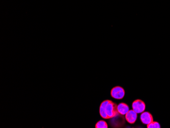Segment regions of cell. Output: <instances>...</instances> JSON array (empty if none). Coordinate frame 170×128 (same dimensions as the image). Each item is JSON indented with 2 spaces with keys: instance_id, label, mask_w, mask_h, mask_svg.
I'll list each match as a JSON object with an SVG mask.
<instances>
[{
  "instance_id": "cell-4",
  "label": "cell",
  "mask_w": 170,
  "mask_h": 128,
  "mask_svg": "<svg viewBox=\"0 0 170 128\" xmlns=\"http://www.w3.org/2000/svg\"><path fill=\"white\" fill-rule=\"evenodd\" d=\"M140 120L142 123L145 125H147L153 122V117L152 114L149 112H142L140 116Z\"/></svg>"
},
{
  "instance_id": "cell-8",
  "label": "cell",
  "mask_w": 170,
  "mask_h": 128,
  "mask_svg": "<svg viewBox=\"0 0 170 128\" xmlns=\"http://www.w3.org/2000/svg\"><path fill=\"white\" fill-rule=\"evenodd\" d=\"M147 128H161V125L157 122H152L151 123L147 125Z\"/></svg>"
},
{
  "instance_id": "cell-5",
  "label": "cell",
  "mask_w": 170,
  "mask_h": 128,
  "mask_svg": "<svg viewBox=\"0 0 170 128\" xmlns=\"http://www.w3.org/2000/svg\"><path fill=\"white\" fill-rule=\"evenodd\" d=\"M137 113L135 112V111L132 110H129V112L125 114V119L127 122L130 124H133L135 123L137 119Z\"/></svg>"
},
{
  "instance_id": "cell-7",
  "label": "cell",
  "mask_w": 170,
  "mask_h": 128,
  "mask_svg": "<svg viewBox=\"0 0 170 128\" xmlns=\"http://www.w3.org/2000/svg\"><path fill=\"white\" fill-rule=\"evenodd\" d=\"M96 128H108V125L104 120H100L95 125Z\"/></svg>"
},
{
  "instance_id": "cell-1",
  "label": "cell",
  "mask_w": 170,
  "mask_h": 128,
  "mask_svg": "<svg viewBox=\"0 0 170 128\" xmlns=\"http://www.w3.org/2000/svg\"><path fill=\"white\" fill-rule=\"evenodd\" d=\"M100 115L104 119L112 118L119 114L117 105L111 100H105L100 107Z\"/></svg>"
},
{
  "instance_id": "cell-3",
  "label": "cell",
  "mask_w": 170,
  "mask_h": 128,
  "mask_svg": "<svg viewBox=\"0 0 170 128\" xmlns=\"http://www.w3.org/2000/svg\"><path fill=\"white\" fill-rule=\"evenodd\" d=\"M132 108L137 113H142L146 109V104L141 100H136L132 104Z\"/></svg>"
},
{
  "instance_id": "cell-6",
  "label": "cell",
  "mask_w": 170,
  "mask_h": 128,
  "mask_svg": "<svg viewBox=\"0 0 170 128\" xmlns=\"http://www.w3.org/2000/svg\"><path fill=\"white\" fill-rule=\"evenodd\" d=\"M118 112L120 115H125L129 110V106L124 103H121L117 106Z\"/></svg>"
},
{
  "instance_id": "cell-2",
  "label": "cell",
  "mask_w": 170,
  "mask_h": 128,
  "mask_svg": "<svg viewBox=\"0 0 170 128\" xmlns=\"http://www.w3.org/2000/svg\"><path fill=\"white\" fill-rule=\"evenodd\" d=\"M111 95L114 99L121 100L125 96V90L121 86H115L111 90Z\"/></svg>"
}]
</instances>
